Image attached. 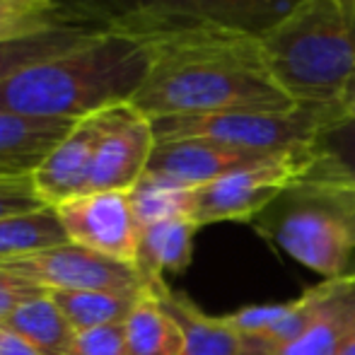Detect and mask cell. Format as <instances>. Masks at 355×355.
Returning a JSON list of instances; mask_svg holds the SVG:
<instances>
[{"mask_svg":"<svg viewBox=\"0 0 355 355\" xmlns=\"http://www.w3.org/2000/svg\"><path fill=\"white\" fill-rule=\"evenodd\" d=\"M143 44L150 51V71L131 104L148 119L297 107L273 78L259 37L184 29Z\"/></svg>","mask_w":355,"mask_h":355,"instance_id":"obj_1","label":"cell"},{"mask_svg":"<svg viewBox=\"0 0 355 355\" xmlns=\"http://www.w3.org/2000/svg\"><path fill=\"white\" fill-rule=\"evenodd\" d=\"M150 71L143 42L102 32L63 56L29 66L0 83V109L37 119H80L131 104Z\"/></svg>","mask_w":355,"mask_h":355,"instance_id":"obj_2","label":"cell"},{"mask_svg":"<svg viewBox=\"0 0 355 355\" xmlns=\"http://www.w3.org/2000/svg\"><path fill=\"white\" fill-rule=\"evenodd\" d=\"M259 39L273 78L295 102L338 107L355 73V0H300Z\"/></svg>","mask_w":355,"mask_h":355,"instance_id":"obj_3","label":"cell"},{"mask_svg":"<svg viewBox=\"0 0 355 355\" xmlns=\"http://www.w3.org/2000/svg\"><path fill=\"white\" fill-rule=\"evenodd\" d=\"M252 227L324 281L355 278V184L300 177Z\"/></svg>","mask_w":355,"mask_h":355,"instance_id":"obj_4","label":"cell"},{"mask_svg":"<svg viewBox=\"0 0 355 355\" xmlns=\"http://www.w3.org/2000/svg\"><path fill=\"white\" fill-rule=\"evenodd\" d=\"M63 17L145 42L184 29L263 37L300 0H56Z\"/></svg>","mask_w":355,"mask_h":355,"instance_id":"obj_5","label":"cell"},{"mask_svg":"<svg viewBox=\"0 0 355 355\" xmlns=\"http://www.w3.org/2000/svg\"><path fill=\"white\" fill-rule=\"evenodd\" d=\"M338 107L297 104L285 112H225L201 116L153 119L155 141H203L223 143L230 148L252 150L261 155L304 153L317 131L338 116Z\"/></svg>","mask_w":355,"mask_h":355,"instance_id":"obj_6","label":"cell"},{"mask_svg":"<svg viewBox=\"0 0 355 355\" xmlns=\"http://www.w3.org/2000/svg\"><path fill=\"white\" fill-rule=\"evenodd\" d=\"M304 172V153H290L254 167L225 174L193 189L191 220L203 227L213 223H249L281 196Z\"/></svg>","mask_w":355,"mask_h":355,"instance_id":"obj_7","label":"cell"},{"mask_svg":"<svg viewBox=\"0 0 355 355\" xmlns=\"http://www.w3.org/2000/svg\"><path fill=\"white\" fill-rule=\"evenodd\" d=\"M44 290H107V293H145L143 276L133 263L116 261L87 247L66 242L17 261L0 263Z\"/></svg>","mask_w":355,"mask_h":355,"instance_id":"obj_8","label":"cell"},{"mask_svg":"<svg viewBox=\"0 0 355 355\" xmlns=\"http://www.w3.org/2000/svg\"><path fill=\"white\" fill-rule=\"evenodd\" d=\"M68 242L133 263L141 227L126 191H87L53 206Z\"/></svg>","mask_w":355,"mask_h":355,"instance_id":"obj_9","label":"cell"},{"mask_svg":"<svg viewBox=\"0 0 355 355\" xmlns=\"http://www.w3.org/2000/svg\"><path fill=\"white\" fill-rule=\"evenodd\" d=\"M155 141L153 119L133 104L107 112V128L94 153L87 191H131L148 172Z\"/></svg>","mask_w":355,"mask_h":355,"instance_id":"obj_10","label":"cell"},{"mask_svg":"<svg viewBox=\"0 0 355 355\" xmlns=\"http://www.w3.org/2000/svg\"><path fill=\"white\" fill-rule=\"evenodd\" d=\"M273 157H281V155H261L252 153V150L203 141V138H187V141H167L155 145L145 174L167 179L184 189H198L225 177V174L254 167V164H261Z\"/></svg>","mask_w":355,"mask_h":355,"instance_id":"obj_11","label":"cell"},{"mask_svg":"<svg viewBox=\"0 0 355 355\" xmlns=\"http://www.w3.org/2000/svg\"><path fill=\"white\" fill-rule=\"evenodd\" d=\"M109 109H102V112L75 121L71 133L51 150V155L44 159L42 167L32 174L34 189L46 206L53 208L68 198L87 193L94 153H97V145L102 141L104 128H107Z\"/></svg>","mask_w":355,"mask_h":355,"instance_id":"obj_12","label":"cell"},{"mask_svg":"<svg viewBox=\"0 0 355 355\" xmlns=\"http://www.w3.org/2000/svg\"><path fill=\"white\" fill-rule=\"evenodd\" d=\"M75 121L37 119L0 109V177H32L71 133Z\"/></svg>","mask_w":355,"mask_h":355,"instance_id":"obj_13","label":"cell"},{"mask_svg":"<svg viewBox=\"0 0 355 355\" xmlns=\"http://www.w3.org/2000/svg\"><path fill=\"white\" fill-rule=\"evenodd\" d=\"M322 302L307 331L276 355H341L355 336V278L322 281Z\"/></svg>","mask_w":355,"mask_h":355,"instance_id":"obj_14","label":"cell"},{"mask_svg":"<svg viewBox=\"0 0 355 355\" xmlns=\"http://www.w3.org/2000/svg\"><path fill=\"white\" fill-rule=\"evenodd\" d=\"M148 290L174 317L184 334L182 355H249L247 338L227 327L223 317H211L198 309L184 293L172 290L164 281L150 283Z\"/></svg>","mask_w":355,"mask_h":355,"instance_id":"obj_15","label":"cell"},{"mask_svg":"<svg viewBox=\"0 0 355 355\" xmlns=\"http://www.w3.org/2000/svg\"><path fill=\"white\" fill-rule=\"evenodd\" d=\"M198 225L189 218L164 220L138 234V252L133 266L143 276L145 285L164 281V273H182L193 259V237Z\"/></svg>","mask_w":355,"mask_h":355,"instance_id":"obj_16","label":"cell"},{"mask_svg":"<svg viewBox=\"0 0 355 355\" xmlns=\"http://www.w3.org/2000/svg\"><path fill=\"white\" fill-rule=\"evenodd\" d=\"M99 34H102V29L87 27V24H61V27L46 29V32L5 39V42H0V83H5L8 78L29 66H37L42 61L85 46Z\"/></svg>","mask_w":355,"mask_h":355,"instance_id":"obj_17","label":"cell"},{"mask_svg":"<svg viewBox=\"0 0 355 355\" xmlns=\"http://www.w3.org/2000/svg\"><path fill=\"white\" fill-rule=\"evenodd\" d=\"M126 355H182L184 334L167 309L150 290H145L136 307L123 322Z\"/></svg>","mask_w":355,"mask_h":355,"instance_id":"obj_18","label":"cell"},{"mask_svg":"<svg viewBox=\"0 0 355 355\" xmlns=\"http://www.w3.org/2000/svg\"><path fill=\"white\" fill-rule=\"evenodd\" d=\"M302 177L355 184V119L334 116L304 150Z\"/></svg>","mask_w":355,"mask_h":355,"instance_id":"obj_19","label":"cell"},{"mask_svg":"<svg viewBox=\"0 0 355 355\" xmlns=\"http://www.w3.org/2000/svg\"><path fill=\"white\" fill-rule=\"evenodd\" d=\"M3 327L19 334L42 355H68L75 341V329L63 317L61 307L49 290L24 302L17 312L5 319Z\"/></svg>","mask_w":355,"mask_h":355,"instance_id":"obj_20","label":"cell"},{"mask_svg":"<svg viewBox=\"0 0 355 355\" xmlns=\"http://www.w3.org/2000/svg\"><path fill=\"white\" fill-rule=\"evenodd\" d=\"M63 317L78 331L123 324L143 293H107V290H49Z\"/></svg>","mask_w":355,"mask_h":355,"instance_id":"obj_21","label":"cell"},{"mask_svg":"<svg viewBox=\"0 0 355 355\" xmlns=\"http://www.w3.org/2000/svg\"><path fill=\"white\" fill-rule=\"evenodd\" d=\"M66 242L68 234L51 206L34 213L0 218V263L17 261Z\"/></svg>","mask_w":355,"mask_h":355,"instance_id":"obj_22","label":"cell"},{"mask_svg":"<svg viewBox=\"0 0 355 355\" xmlns=\"http://www.w3.org/2000/svg\"><path fill=\"white\" fill-rule=\"evenodd\" d=\"M128 196H131V208L138 227H148V225L164 223V220H191L193 189H184L167 179L145 174L128 191Z\"/></svg>","mask_w":355,"mask_h":355,"instance_id":"obj_23","label":"cell"},{"mask_svg":"<svg viewBox=\"0 0 355 355\" xmlns=\"http://www.w3.org/2000/svg\"><path fill=\"white\" fill-rule=\"evenodd\" d=\"M73 24L56 0H0V42Z\"/></svg>","mask_w":355,"mask_h":355,"instance_id":"obj_24","label":"cell"},{"mask_svg":"<svg viewBox=\"0 0 355 355\" xmlns=\"http://www.w3.org/2000/svg\"><path fill=\"white\" fill-rule=\"evenodd\" d=\"M46 208L34 189L32 177H0V218L24 215Z\"/></svg>","mask_w":355,"mask_h":355,"instance_id":"obj_25","label":"cell"},{"mask_svg":"<svg viewBox=\"0 0 355 355\" xmlns=\"http://www.w3.org/2000/svg\"><path fill=\"white\" fill-rule=\"evenodd\" d=\"M68 355H126L123 324L78 331Z\"/></svg>","mask_w":355,"mask_h":355,"instance_id":"obj_26","label":"cell"},{"mask_svg":"<svg viewBox=\"0 0 355 355\" xmlns=\"http://www.w3.org/2000/svg\"><path fill=\"white\" fill-rule=\"evenodd\" d=\"M285 302L281 304H252V307H242L232 314H225V322L230 329L239 334L242 338H257L261 334H266L273 324L278 322V317L283 314Z\"/></svg>","mask_w":355,"mask_h":355,"instance_id":"obj_27","label":"cell"},{"mask_svg":"<svg viewBox=\"0 0 355 355\" xmlns=\"http://www.w3.org/2000/svg\"><path fill=\"white\" fill-rule=\"evenodd\" d=\"M44 293H46V290H44L42 285L27 281V278L19 276V273L0 266V324H3L10 314L17 312L24 302L39 297V295H44Z\"/></svg>","mask_w":355,"mask_h":355,"instance_id":"obj_28","label":"cell"},{"mask_svg":"<svg viewBox=\"0 0 355 355\" xmlns=\"http://www.w3.org/2000/svg\"><path fill=\"white\" fill-rule=\"evenodd\" d=\"M0 355H42L29 341H24L19 334L10 331L0 324Z\"/></svg>","mask_w":355,"mask_h":355,"instance_id":"obj_29","label":"cell"},{"mask_svg":"<svg viewBox=\"0 0 355 355\" xmlns=\"http://www.w3.org/2000/svg\"><path fill=\"white\" fill-rule=\"evenodd\" d=\"M338 112H341V116L355 119V73L351 75V80L346 83L341 97H338Z\"/></svg>","mask_w":355,"mask_h":355,"instance_id":"obj_30","label":"cell"},{"mask_svg":"<svg viewBox=\"0 0 355 355\" xmlns=\"http://www.w3.org/2000/svg\"><path fill=\"white\" fill-rule=\"evenodd\" d=\"M341 355H355V336L351 338V343H348L346 348H343V353Z\"/></svg>","mask_w":355,"mask_h":355,"instance_id":"obj_31","label":"cell"}]
</instances>
